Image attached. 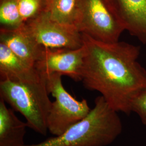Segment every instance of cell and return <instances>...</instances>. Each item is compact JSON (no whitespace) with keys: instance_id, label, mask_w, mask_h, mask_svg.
<instances>
[{"instance_id":"obj_1","label":"cell","mask_w":146,"mask_h":146,"mask_svg":"<svg viewBox=\"0 0 146 146\" xmlns=\"http://www.w3.org/2000/svg\"><path fill=\"white\" fill-rule=\"evenodd\" d=\"M82 36L84 87L98 92L117 112L130 115L134 100L146 90V69L138 61L140 48L127 42L106 43Z\"/></svg>"},{"instance_id":"obj_2","label":"cell","mask_w":146,"mask_h":146,"mask_svg":"<svg viewBox=\"0 0 146 146\" xmlns=\"http://www.w3.org/2000/svg\"><path fill=\"white\" fill-rule=\"evenodd\" d=\"M123 129L118 112L101 95L88 114L61 135L40 143L24 146H107L120 135Z\"/></svg>"},{"instance_id":"obj_3","label":"cell","mask_w":146,"mask_h":146,"mask_svg":"<svg viewBox=\"0 0 146 146\" xmlns=\"http://www.w3.org/2000/svg\"><path fill=\"white\" fill-rule=\"evenodd\" d=\"M48 95L44 75L38 81H0L1 98L23 115L28 127L43 135L48 131L47 121L52 104Z\"/></svg>"},{"instance_id":"obj_4","label":"cell","mask_w":146,"mask_h":146,"mask_svg":"<svg viewBox=\"0 0 146 146\" xmlns=\"http://www.w3.org/2000/svg\"><path fill=\"white\" fill-rule=\"evenodd\" d=\"M44 75L48 92L55 98L48 117V129L54 136L61 135L83 119L92 109L86 100L78 101L66 90L61 74L52 73Z\"/></svg>"},{"instance_id":"obj_5","label":"cell","mask_w":146,"mask_h":146,"mask_svg":"<svg viewBox=\"0 0 146 146\" xmlns=\"http://www.w3.org/2000/svg\"><path fill=\"white\" fill-rule=\"evenodd\" d=\"M77 28L82 34L106 43L119 41L125 31L107 0H81Z\"/></svg>"},{"instance_id":"obj_6","label":"cell","mask_w":146,"mask_h":146,"mask_svg":"<svg viewBox=\"0 0 146 146\" xmlns=\"http://www.w3.org/2000/svg\"><path fill=\"white\" fill-rule=\"evenodd\" d=\"M24 27L42 47L78 49L84 46L82 34L76 27L54 21L46 12L25 22Z\"/></svg>"},{"instance_id":"obj_7","label":"cell","mask_w":146,"mask_h":146,"mask_svg":"<svg viewBox=\"0 0 146 146\" xmlns=\"http://www.w3.org/2000/svg\"><path fill=\"white\" fill-rule=\"evenodd\" d=\"M84 55V46L78 49L45 48L35 68L42 75L58 73L81 81Z\"/></svg>"},{"instance_id":"obj_8","label":"cell","mask_w":146,"mask_h":146,"mask_svg":"<svg viewBox=\"0 0 146 146\" xmlns=\"http://www.w3.org/2000/svg\"><path fill=\"white\" fill-rule=\"evenodd\" d=\"M125 31L146 43V0H107Z\"/></svg>"},{"instance_id":"obj_9","label":"cell","mask_w":146,"mask_h":146,"mask_svg":"<svg viewBox=\"0 0 146 146\" xmlns=\"http://www.w3.org/2000/svg\"><path fill=\"white\" fill-rule=\"evenodd\" d=\"M0 42L25 62L34 67L46 48L35 41L27 32L24 25L14 30L0 29Z\"/></svg>"},{"instance_id":"obj_10","label":"cell","mask_w":146,"mask_h":146,"mask_svg":"<svg viewBox=\"0 0 146 146\" xmlns=\"http://www.w3.org/2000/svg\"><path fill=\"white\" fill-rule=\"evenodd\" d=\"M1 80L16 82H34L41 80L44 75L36 68L25 62L0 42Z\"/></svg>"},{"instance_id":"obj_11","label":"cell","mask_w":146,"mask_h":146,"mask_svg":"<svg viewBox=\"0 0 146 146\" xmlns=\"http://www.w3.org/2000/svg\"><path fill=\"white\" fill-rule=\"evenodd\" d=\"M28 127L26 122L20 120L5 102L0 100V146H24Z\"/></svg>"},{"instance_id":"obj_12","label":"cell","mask_w":146,"mask_h":146,"mask_svg":"<svg viewBox=\"0 0 146 146\" xmlns=\"http://www.w3.org/2000/svg\"><path fill=\"white\" fill-rule=\"evenodd\" d=\"M44 12L52 20L77 28L81 14V0H46Z\"/></svg>"},{"instance_id":"obj_13","label":"cell","mask_w":146,"mask_h":146,"mask_svg":"<svg viewBox=\"0 0 146 146\" xmlns=\"http://www.w3.org/2000/svg\"><path fill=\"white\" fill-rule=\"evenodd\" d=\"M1 29H16L25 24L21 17L19 0H0Z\"/></svg>"},{"instance_id":"obj_14","label":"cell","mask_w":146,"mask_h":146,"mask_svg":"<svg viewBox=\"0 0 146 146\" xmlns=\"http://www.w3.org/2000/svg\"><path fill=\"white\" fill-rule=\"evenodd\" d=\"M46 0H19V8L24 22L45 11Z\"/></svg>"},{"instance_id":"obj_15","label":"cell","mask_w":146,"mask_h":146,"mask_svg":"<svg viewBox=\"0 0 146 146\" xmlns=\"http://www.w3.org/2000/svg\"><path fill=\"white\" fill-rule=\"evenodd\" d=\"M131 111L138 115L141 122L146 125V90L134 100L131 106Z\"/></svg>"}]
</instances>
